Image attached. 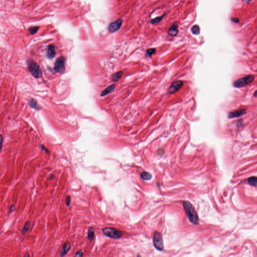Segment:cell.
Returning <instances> with one entry per match:
<instances>
[{"label":"cell","mask_w":257,"mask_h":257,"mask_svg":"<svg viewBox=\"0 0 257 257\" xmlns=\"http://www.w3.org/2000/svg\"><path fill=\"white\" fill-rule=\"evenodd\" d=\"M192 33L194 35H198L200 33V28L197 25H195L192 27Z\"/></svg>","instance_id":"cell-20"},{"label":"cell","mask_w":257,"mask_h":257,"mask_svg":"<svg viewBox=\"0 0 257 257\" xmlns=\"http://www.w3.org/2000/svg\"><path fill=\"white\" fill-rule=\"evenodd\" d=\"M27 64L29 71L34 78H40L42 76V73L40 66L35 61L31 59L27 60Z\"/></svg>","instance_id":"cell-2"},{"label":"cell","mask_w":257,"mask_h":257,"mask_svg":"<svg viewBox=\"0 0 257 257\" xmlns=\"http://www.w3.org/2000/svg\"><path fill=\"white\" fill-rule=\"evenodd\" d=\"M246 109H241V110L235 111L234 112H231L229 114V119L233 118H238L241 116H243V115L246 114Z\"/></svg>","instance_id":"cell-9"},{"label":"cell","mask_w":257,"mask_h":257,"mask_svg":"<svg viewBox=\"0 0 257 257\" xmlns=\"http://www.w3.org/2000/svg\"><path fill=\"white\" fill-rule=\"evenodd\" d=\"M70 199H71V197L70 196H67L66 198V204L68 206L69 205L70 203Z\"/></svg>","instance_id":"cell-24"},{"label":"cell","mask_w":257,"mask_h":257,"mask_svg":"<svg viewBox=\"0 0 257 257\" xmlns=\"http://www.w3.org/2000/svg\"><path fill=\"white\" fill-rule=\"evenodd\" d=\"M123 72H117L115 74H114L112 76V80L113 82H117L120 78L122 77Z\"/></svg>","instance_id":"cell-15"},{"label":"cell","mask_w":257,"mask_h":257,"mask_svg":"<svg viewBox=\"0 0 257 257\" xmlns=\"http://www.w3.org/2000/svg\"><path fill=\"white\" fill-rule=\"evenodd\" d=\"M254 80V76H253L250 75L246 76L244 78H241L235 80V82H233V86L235 88H241L251 84Z\"/></svg>","instance_id":"cell-4"},{"label":"cell","mask_w":257,"mask_h":257,"mask_svg":"<svg viewBox=\"0 0 257 257\" xmlns=\"http://www.w3.org/2000/svg\"><path fill=\"white\" fill-rule=\"evenodd\" d=\"M65 58L63 56H61L56 60L54 65V69L57 72H62L65 69Z\"/></svg>","instance_id":"cell-6"},{"label":"cell","mask_w":257,"mask_h":257,"mask_svg":"<svg viewBox=\"0 0 257 257\" xmlns=\"http://www.w3.org/2000/svg\"><path fill=\"white\" fill-rule=\"evenodd\" d=\"M39 27H31V28H29V33H30L31 35H34V34H36V33L37 32L38 30H39Z\"/></svg>","instance_id":"cell-22"},{"label":"cell","mask_w":257,"mask_h":257,"mask_svg":"<svg viewBox=\"0 0 257 257\" xmlns=\"http://www.w3.org/2000/svg\"><path fill=\"white\" fill-rule=\"evenodd\" d=\"M142 178L145 180H149L152 178V175L147 172H143L141 174Z\"/></svg>","instance_id":"cell-16"},{"label":"cell","mask_w":257,"mask_h":257,"mask_svg":"<svg viewBox=\"0 0 257 257\" xmlns=\"http://www.w3.org/2000/svg\"><path fill=\"white\" fill-rule=\"evenodd\" d=\"M256 92H257L256 91V92H255V94H254V96H256Z\"/></svg>","instance_id":"cell-28"},{"label":"cell","mask_w":257,"mask_h":257,"mask_svg":"<svg viewBox=\"0 0 257 257\" xmlns=\"http://www.w3.org/2000/svg\"><path fill=\"white\" fill-rule=\"evenodd\" d=\"M231 21H232L233 22H235V23H238V22H239V20L237 18H233V19H231Z\"/></svg>","instance_id":"cell-27"},{"label":"cell","mask_w":257,"mask_h":257,"mask_svg":"<svg viewBox=\"0 0 257 257\" xmlns=\"http://www.w3.org/2000/svg\"><path fill=\"white\" fill-rule=\"evenodd\" d=\"M155 53L156 49L155 48H150V49H148L146 51L147 55L149 57H151L152 55L155 54Z\"/></svg>","instance_id":"cell-23"},{"label":"cell","mask_w":257,"mask_h":257,"mask_svg":"<svg viewBox=\"0 0 257 257\" xmlns=\"http://www.w3.org/2000/svg\"><path fill=\"white\" fill-rule=\"evenodd\" d=\"M56 52L55 50V47L53 45H50L48 46L47 51V56L48 58H53L55 56Z\"/></svg>","instance_id":"cell-11"},{"label":"cell","mask_w":257,"mask_h":257,"mask_svg":"<svg viewBox=\"0 0 257 257\" xmlns=\"http://www.w3.org/2000/svg\"><path fill=\"white\" fill-rule=\"evenodd\" d=\"M102 232L105 235L113 239H119L123 235L122 231L112 227H105L102 229Z\"/></svg>","instance_id":"cell-3"},{"label":"cell","mask_w":257,"mask_h":257,"mask_svg":"<svg viewBox=\"0 0 257 257\" xmlns=\"http://www.w3.org/2000/svg\"><path fill=\"white\" fill-rule=\"evenodd\" d=\"M30 227H31V224H30V222H29V221L26 222L24 225V227H23V231H22V233L23 235L28 232V231L30 229Z\"/></svg>","instance_id":"cell-19"},{"label":"cell","mask_w":257,"mask_h":257,"mask_svg":"<svg viewBox=\"0 0 257 257\" xmlns=\"http://www.w3.org/2000/svg\"><path fill=\"white\" fill-rule=\"evenodd\" d=\"M71 248V245L69 242H66L64 244L62 247L61 251L60 253V256H64L69 251V250Z\"/></svg>","instance_id":"cell-12"},{"label":"cell","mask_w":257,"mask_h":257,"mask_svg":"<svg viewBox=\"0 0 257 257\" xmlns=\"http://www.w3.org/2000/svg\"><path fill=\"white\" fill-rule=\"evenodd\" d=\"M183 206L190 221L194 225H197L198 223V217L192 203L188 201H184Z\"/></svg>","instance_id":"cell-1"},{"label":"cell","mask_w":257,"mask_h":257,"mask_svg":"<svg viewBox=\"0 0 257 257\" xmlns=\"http://www.w3.org/2000/svg\"><path fill=\"white\" fill-rule=\"evenodd\" d=\"M249 183L252 186L256 187L257 186V178L256 177H251L248 179Z\"/></svg>","instance_id":"cell-18"},{"label":"cell","mask_w":257,"mask_h":257,"mask_svg":"<svg viewBox=\"0 0 257 257\" xmlns=\"http://www.w3.org/2000/svg\"><path fill=\"white\" fill-rule=\"evenodd\" d=\"M122 22L123 21L122 19H118L112 22V23L110 24L108 28L109 32L114 33L118 31L122 26Z\"/></svg>","instance_id":"cell-8"},{"label":"cell","mask_w":257,"mask_h":257,"mask_svg":"<svg viewBox=\"0 0 257 257\" xmlns=\"http://www.w3.org/2000/svg\"><path fill=\"white\" fill-rule=\"evenodd\" d=\"M94 235V229L93 227H90V229L88 231V239L90 241H92L93 239Z\"/></svg>","instance_id":"cell-17"},{"label":"cell","mask_w":257,"mask_h":257,"mask_svg":"<svg viewBox=\"0 0 257 257\" xmlns=\"http://www.w3.org/2000/svg\"><path fill=\"white\" fill-rule=\"evenodd\" d=\"M248 2H250L251 1H252V0H246Z\"/></svg>","instance_id":"cell-29"},{"label":"cell","mask_w":257,"mask_h":257,"mask_svg":"<svg viewBox=\"0 0 257 257\" xmlns=\"http://www.w3.org/2000/svg\"><path fill=\"white\" fill-rule=\"evenodd\" d=\"M178 24L177 23H174L170 27L168 31V33L170 36L175 37L178 34Z\"/></svg>","instance_id":"cell-10"},{"label":"cell","mask_w":257,"mask_h":257,"mask_svg":"<svg viewBox=\"0 0 257 257\" xmlns=\"http://www.w3.org/2000/svg\"><path fill=\"white\" fill-rule=\"evenodd\" d=\"M183 85V82L181 80H176L172 82L171 85L168 90V93L169 94H174L180 90Z\"/></svg>","instance_id":"cell-7"},{"label":"cell","mask_w":257,"mask_h":257,"mask_svg":"<svg viewBox=\"0 0 257 257\" xmlns=\"http://www.w3.org/2000/svg\"><path fill=\"white\" fill-rule=\"evenodd\" d=\"M165 16V14H164L162 16L158 17L155 18L154 19H152L151 22V23H152V24H157L158 23H159L161 21L162 19L164 18V17Z\"/></svg>","instance_id":"cell-21"},{"label":"cell","mask_w":257,"mask_h":257,"mask_svg":"<svg viewBox=\"0 0 257 257\" xmlns=\"http://www.w3.org/2000/svg\"><path fill=\"white\" fill-rule=\"evenodd\" d=\"M153 239L154 246L156 249L158 251H162L164 249V245L161 234L159 231H155Z\"/></svg>","instance_id":"cell-5"},{"label":"cell","mask_w":257,"mask_h":257,"mask_svg":"<svg viewBox=\"0 0 257 257\" xmlns=\"http://www.w3.org/2000/svg\"><path fill=\"white\" fill-rule=\"evenodd\" d=\"M115 88H116V85L115 84L111 85L108 88H107L105 90H104V91H103L102 92V93L101 94V96H105L106 95H108L109 94L113 92Z\"/></svg>","instance_id":"cell-13"},{"label":"cell","mask_w":257,"mask_h":257,"mask_svg":"<svg viewBox=\"0 0 257 257\" xmlns=\"http://www.w3.org/2000/svg\"><path fill=\"white\" fill-rule=\"evenodd\" d=\"M83 256H84V254H83V253L82 252V250H80V251L78 252L76 254V255H74V256H75V257H82Z\"/></svg>","instance_id":"cell-25"},{"label":"cell","mask_w":257,"mask_h":257,"mask_svg":"<svg viewBox=\"0 0 257 257\" xmlns=\"http://www.w3.org/2000/svg\"><path fill=\"white\" fill-rule=\"evenodd\" d=\"M3 144V136L1 135H0V152L2 150Z\"/></svg>","instance_id":"cell-26"},{"label":"cell","mask_w":257,"mask_h":257,"mask_svg":"<svg viewBox=\"0 0 257 257\" xmlns=\"http://www.w3.org/2000/svg\"><path fill=\"white\" fill-rule=\"evenodd\" d=\"M28 104L31 108H33L35 110H40L41 109L40 106L38 105L37 102L34 98H32L28 102Z\"/></svg>","instance_id":"cell-14"}]
</instances>
